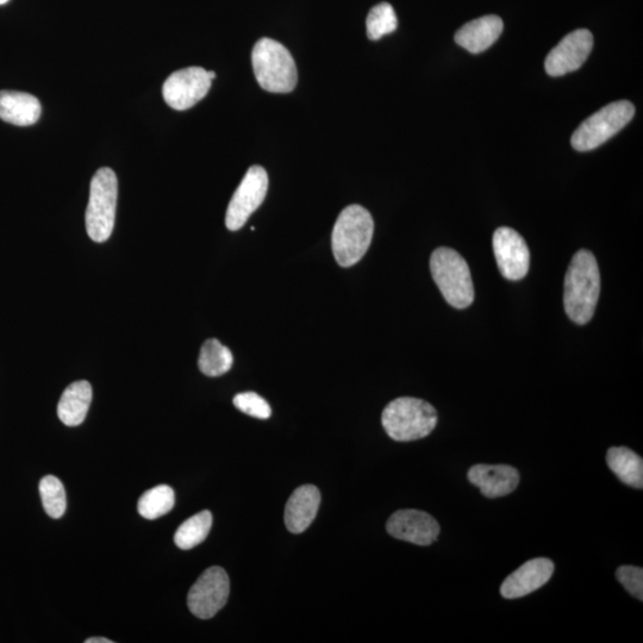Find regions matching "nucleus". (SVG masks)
I'll use <instances>...</instances> for the list:
<instances>
[{"instance_id":"10","label":"nucleus","mask_w":643,"mask_h":643,"mask_svg":"<svg viewBox=\"0 0 643 643\" xmlns=\"http://www.w3.org/2000/svg\"><path fill=\"white\" fill-rule=\"evenodd\" d=\"M212 80L202 67L184 68L171 74L162 87L165 102L174 110L192 108L208 95Z\"/></svg>"},{"instance_id":"18","label":"nucleus","mask_w":643,"mask_h":643,"mask_svg":"<svg viewBox=\"0 0 643 643\" xmlns=\"http://www.w3.org/2000/svg\"><path fill=\"white\" fill-rule=\"evenodd\" d=\"M39 99L26 92L0 91V118L18 127L33 126L41 116Z\"/></svg>"},{"instance_id":"13","label":"nucleus","mask_w":643,"mask_h":643,"mask_svg":"<svg viewBox=\"0 0 643 643\" xmlns=\"http://www.w3.org/2000/svg\"><path fill=\"white\" fill-rule=\"evenodd\" d=\"M386 530L392 538L417 546H430L439 538L440 524L424 511L407 509L393 514L387 521Z\"/></svg>"},{"instance_id":"4","label":"nucleus","mask_w":643,"mask_h":643,"mask_svg":"<svg viewBox=\"0 0 643 643\" xmlns=\"http://www.w3.org/2000/svg\"><path fill=\"white\" fill-rule=\"evenodd\" d=\"M252 61L255 78L265 91L290 93L296 89V62L282 43L264 37L255 43Z\"/></svg>"},{"instance_id":"14","label":"nucleus","mask_w":643,"mask_h":643,"mask_svg":"<svg viewBox=\"0 0 643 643\" xmlns=\"http://www.w3.org/2000/svg\"><path fill=\"white\" fill-rule=\"evenodd\" d=\"M553 573L554 564L551 559L529 560L504 580L501 586L502 596L507 599L528 596L546 585Z\"/></svg>"},{"instance_id":"2","label":"nucleus","mask_w":643,"mask_h":643,"mask_svg":"<svg viewBox=\"0 0 643 643\" xmlns=\"http://www.w3.org/2000/svg\"><path fill=\"white\" fill-rule=\"evenodd\" d=\"M374 221L361 205H349L342 210L332 235L335 260L341 267H352L365 257L371 246Z\"/></svg>"},{"instance_id":"15","label":"nucleus","mask_w":643,"mask_h":643,"mask_svg":"<svg viewBox=\"0 0 643 643\" xmlns=\"http://www.w3.org/2000/svg\"><path fill=\"white\" fill-rule=\"evenodd\" d=\"M467 478L488 498L508 496L520 484V473L509 465H474Z\"/></svg>"},{"instance_id":"22","label":"nucleus","mask_w":643,"mask_h":643,"mask_svg":"<svg viewBox=\"0 0 643 643\" xmlns=\"http://www.w3.org/2000/svg\"><path fill=\"white\" fill-rule=\"evenodd\" d=\"M211 527L212 515L210 511L204 510L181 524L174 535V542L180 549L189 551V549L201 545L208 538Z\"/></svg>"},{"instance_id":"21","label":"nucleus","mask_w":643,"mask_h":643,"mask_svg":"<svg viewBox=\"0 0 643 643\" xmlns=\"http://www.w3.org/2000/svg\"><path fill=\"white\" fill-rule=\"evenodd\" d=\"M234 357L230 349L216 339L204 342L199 354V370L208 377H220L233 367Z\"/></svg>"},{"instance_id":"20","label":"nucleus","mask_w":643,"mask_h":643,"mask_svg":"<svg viewBox=\"0 0 643 643\" xmlns=\"http://www.w3.org/2000/svg\"><path fill=\"white\" fill-rule=\"evenodd\" d=\"M607 464L623 484L643 488V460L627 447H613L607 453Z\"/></svg>"},{"instance_id":"24","label":"nucleus","mask_w":643,"mask_h":643,"mask_svg":"<svg viewBox=\"0 0 643 643\" xmlns=\"http://www.w3.org/2000/svg\"><path fill=\"white\" fill-rule=\"evenodd\" d=\"M398 27L395 9L389 3H380L367 16L366 28L368 39L378 41L383 36L393 33Z\"/></svg>"},{"instance_id":"28","label":"nucleus","mask_w":643,"mask_h":643,"mask_svg":"<svg viewBox=\"0 0 643 643\" xmlns=\"http://www.w3.org/2000/svg\"><path fill=\"white\" fill-rule=\"evenodd\" d=\"M85 643H114V641L105 638H90L85 640Z\"/></svg>"},{"instance_id":"8","label":"nucleus","mask_w":643,"mask_h":643,"mask_svg":"<svg viewBox=\"0 0 643 643\" xmlns=\"http://www.w3.org/2000/svg\"><path fill=\"white\" fill-rule=\"evenodd\" d=\"M268 190V176L264 167L252 166L237 187L230 201L226 226L232 232L240 230L265 201Z\"/></svg>"},{"instance_id":"1","label":"nucleus","mask_w":643,"mask_h":643,"mask_svg":"<svg viewBox=\"0 0 643 643\" xmlns=\"http://www.w3.org/2000/svg\"><path fill=\"white\" fill-rule=\"evenodd\" d=\"M601 293V274L595 255L582 249L574 254L565 278L564 304L570 320L583 326L592 320Z\"/></svg>"},{"instance_id":"25","label":"nucleus","mask_w":643,"mask_h":643,"mask_svg":"<svg viewBox=\"0 0 643 643\" xmlns=\"http://www.w3.org/2000/svg\"><path fill=\"white\" fill-rule=\"evenodd\" d=\"M40 495L43 508L48 516L60 518L67 508V498L64 485L54 476H46L40 482Z\"/></svg>"},{"instance_id":"30","label":"nucleus","mask_w":643,"mask_h":643,"mask_svg":"<svg viewBox=\"0 0 643 643\" xmlns=\"http://www.w3.org/2000/svg\"><path fill=\"white\" fill-rule=\"evenodd\" d=\"M8 2H9V0H0V5H4V4L8 3Z\"/></svg>"},{"instance_id":"16","label":"nucleus","mask_w":643,"mask_h":643,"mask_svg":"<svg viewBox=\"0 0 643 643\" xmlns=\"http://www.w3.org/2000/svg\"><path fill=\"white\" fill-rule=\"evenodd\" d=\"M321 505V492L315 485H303L292 493L285 508V524L289 532L302 534L314 522Z\"/></svg>"},{"instance_id":"6","label":"nucleus","mask_w":643,"mask_h":643,"mask_svg":"<svg viewBox=\"0 0 643 643\" xmlns=\"http://www.w3.org/2000/svg\"><path fill=\"white\" fill-rule=\"evenodd\" d=\"M118 197V183L114 171L108 167L98 170L91 181L90 201L85 222L90 239L103 243L114 232Z\"/></svg>"},{"instance_id":"12","label":"nucleus","mask_w":643,"mask_h":643,"mask_svg":"<svg viewBox=\"0 0 643 643\" xmlns=\"http://www.w3.org/2000/svg\"><path fill=\"white\" fill-rule=\"evenodd\" d=\"M593 47V36L589 30L573 31L549 52L545 68L551 77L565 76L579 70L584 65Z\"/></svg>"},{"instance_id":"7","label":"nucleus","mask_w":643,"mask_h":643,"mask_svg":"<svg viewBox=\"0 0 643 643\" xmlns=\"http://www.w3.org/2000/svg\"><path fill=\"white\" fill-rule=\"evenodd\" d=\"M634 105L617 101L604 106L574 131L571 145L578 152H589L607 142L633 120Z\"/></svg>"},{"instance_id":"26","label":"nucleus","mask_w":643,"mask_h":643,"mask_svg":"<svg viewBox=\"0 0 643 643\" xmlns=\"http://www.w3.org/2000/svg\"><path fill=\"white\" fill-rule=\"evenodd\" d=\"M234 405L243 414L267 420L272 415V409L264 398L255 392H243L234 397Z\"/></svg>"},{"instance_id":"11","label":"nucleus","mask_w":643,"mask_h":643,"mask_svg":"<svg viewBox=\"0 0 643 643\" xmlns=\"http://www.w3.org/2000/svg\"><path fill=\"white\" fill-rule=\"evenodd\" d=\"M493 252L505 279L517 282L527 276L530 253L526 241L516 230L502 227L493 234Z\"/></svg>"},{"instance_id":"5","label":"nucleus","mask_w":643,"mask_h":643,"mask_svg":"<svg viewBox=\"0 0 643 643\" xmlns=\"http://www.w3.org/2000/svg\"><path fill=\"white\" fill-rule=\"evenodd\" d=\"M430 271L446 302L455 309H466L474 301L470 267L454 249L441 247L430 258Z\"/></svg>"},{"instance_id":"17","label":"nucleus","mask_w":643,"mask_h":643,"mask_svg":"<svg viewBox=\"0 0 643 643\" xmlns=\"http://www.w3.org/2000/svg\"><path fill=\"white\" fill-rule=\"evenodd\" d=\"M504 24L501 17L489 15L465 24L455 34V42L472 54H479L489 49L503 33Z\"/></svg>"},{"instance_id":"19","label":"nucleus","mask_w":643,"mask_h":643,"mask_svg":"<svg viewBox=\"0 0 643 643\" xmlns=\"http://www.w3.org/2000/svg\"><path fill=\"white\" fill-rule=\"evenodd\" d=\"M92 402V386L79 380L67 387L60 398L58 416L67 427H78L85 421Z\"/></svg>"},{"instance_id":"23","label":"nucleus","mask_w":643,"mask_h":643,"mask_svg":"<svg viewBox=\"0 0 643 643\" xmlns=\"http://www.w3.org/2000/svg\"><path fill=\"white\" fill-rule=\"evenodd\" d=\"M174 504H176V493L173 489L168 485H159L143 493L137 503V510L147 520H156L170 513Z\"/></svg>"},{"instance_id":"29","label":"nucleus","mask_w":643,"mask_h":643,"mask_svg":"<svg viewBox=\"0 0 643 643\" xmlns=\"http://www.w3.org/2000/svg\"><path fill=\"white\" fill-rule=\"evenodd\" d=\"M208 76H209V78H210L211 80H214V79L216 78V73H215V72H212V71H209V72H208Z\"/></svg>"},{"instance_id":"9","label":"nucleus","mask_w":643,"mask_h":643,"mask_svg":"<svg viewBox=\"0 0 643 643\" xmlns=\"http://www.w3.org/2000/svg\"><path fill=\"white\" fill-rule=\"evenodd\" d=\"M230 582L222 567H210L192 586L187 605L193 615L209 620L228 602Z\"/></svg>"},{"instance_id":"3","label":"nucleus","mask_w":643,"mask_h":643,"mask_svg":"<svg viewBox=\"0 0 643 643\" xmlns=\"http://www.w3.org/2000/svg\"><path fill=\"white\" fill-rule=\"evenodd\" d=\"M438 412L423 399L401 397L383 411L382 423L387 435L398 442L427 438L438 424Z\"/></svg>"},{"instance_id":"27","label":"nucleus","mask_w":643,"mask_h":643,"mask_svg":"<svg viewBox=\"0 0 643 643\" xmlns=\"http://www.w3.org/2000/svg\"><path fill=\"white\" fill-rule=\"evenodd\" d=\"M616 577L630 595L643 599V570L636 566H621L617 568Z\"/></svg>"}]
</instances>
